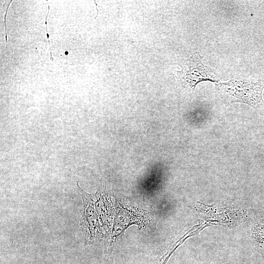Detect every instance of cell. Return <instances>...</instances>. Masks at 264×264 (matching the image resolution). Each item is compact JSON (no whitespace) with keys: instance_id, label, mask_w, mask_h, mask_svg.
<instances>
[{"instance_id":"3","label":"cell","mask_w":264,"mask_h":264,"mask_svg":"<svg viewBox=\"0 0 264 264\" xmlns=\"http://www.w3.org/2000/svg\"><path fill=\"white\" fill-rule=\"evenodd\" d=\"M77 185L81 194L83 205L80 226L84 233L85 244H89L101 239L103 233L92 195L84 191L78 182Z\"/></svg>"},{"instance_id":"1","label":"cell","mask_w":264,"mask_h":264,"mask_svg":"<svg viewBox=\"0 0 264 264\" xmlns=\"http://www.w3.org/2000/svg\"><path fill=\"white\" fill-rule=\"evenodd\" d=\"M264 74L259 73L256 82L247 79H231L216 84L215 90L224 103L229 106L242 103L252 107L261 115H264Z\"/></svg>"},{"instance_id":"2","label":"cell","mask_w":264,"mask_h":264,"mask_svg":"<svg viewBox=\"0 0 264 264\" xmlns=\"http://www.w3.org/2000/svg\"><path fill=\"white\" fill-rule=\"evenodd\" d=\"M203 56L196 51L185 59L181 64L182 69L178 72L179 80L182 87L190 92H194L197 84L209 81L218 83L220 76L217 70L204 65Z\"/></svg>"},{"instance_id":"5","label":"cell","mask_w":264,"mask_h":264,"mask_svg":"<svg viewBox=\"0 0 264 264\" xmlns=\"http://www.w3.org/2000/svg\"><path fill=\"white\" fill-rule=\"evenodd\" d=\"M48 12H47V15L46 16V18H45V27H46V32L47 38L48 42V43H49V50H50V59H51V61H53V58L52 56V52H51V50L50 41H49V34H48V33L47 32V29L46 19H47L48 15L49 14V9H50V7H49V5L48 6Z\"/></svg>"},{"instance_id":"6","label":"cell","mask_w":264,"mask_h":264,"mask_svg":"<svg viewBox=\"0 0 264 264\" xmlns=\"http://www.w3.org/2000/svg\"><path fill=\"white\" fill-rule=\"evenodd\" d=\"M12 1V0H11L10 1V2L9 3L7 8H6V12H5V13L4 14V25H5V40H6V44L7 43V31H6V15H7V11H8V8L10 4V3H11V2Z\"/></svg>"},{"instance_id":"4","label":"cell","mask_w":264,"mask_h":264,"mask_svg":"<svg viewBox=\"0 0 264 264\" xmlns=\"http://www.w3.org/2000/svg\"><path fill=\"white\" fill-rule=\"evenodd\" d=\"M95 195L96 198L95 209L101 223L106 229L110 230L112 219L113 207L108 183L99 187Z\"/></svg>"}]
</instances>
